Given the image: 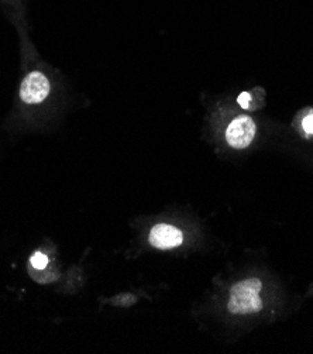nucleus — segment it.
I'll return each instance as SVG.
<instances>
[{
    "label": "nucleus",
    "instance_id": "obj_1",
    "mask_svg": "<svg viewBox=\"0 0 313 354\" xmlns=\"http://www.w3.org/2000/svg\"><path fill=\"white\" fill-rule=\"evenodd\" d=\"M263 282L258 278H249L237 282L230 290L227 309L234 315H252L263 309L260 291Z\"/></svg>",
    "mask_w": 313,
    "mask_h": 354
},
{
    "label": "nucleus",
    "instance_id": "obj_2",
    "mask_svg": "<svg viewBox=\"0 0 313 354\" xmlns=\"http://www.w3.org/2000/svg\"><path fill=\"white\" fill-rule=\"evenodd\" d=\"M256 123L250 116H238L226 129L227 145L236 150L247 149L256 137Z\"/></svg>",
    "mask_w": 313,
    "mask_h": 354
},
{
    "label": "nucleus",
    "instance_id": "obj_3",
    "mask_svg": "<svg viewBox=\"0 0 313 354\" xmlns=\"http://www.w3.org/2000/svg\"><path fill=\"white\" fill-rule=\"evenodd\" d=\"M50 93V82L47 77L39 71H34L30 73L21 86H20V97L24 103L28 104H36L41 103Z\"/></svg>",
    "mask_w": 313,
    "mask_h": 354
},
{
    "label": "nucleus",
    "instance_id": "obj_4",
    "mask_svg": "<svg viewBox=\"0 0 313 354\" xmlns=\"http://www.w3.org/2000/svg\"><path fill=\"white\" fill-rule=\"evenodd\" d=\"M149 241L153 247L160 250H168L178 247L184 241V234L180 229L173 227L171 225H155L149 236Z\"/></svg>",
    "mask_w": 313,
    "mask_h": 354
},
{
    "label": "nucleus",
    "instance_id": "obj_5",
    "mask_svg": "<svg viewBox=\"0 0 313 354\" xmlns=\"http://www.w3.org/2000/svg\"><path fill=\"white\" fill-rule=\"evenodd\" d=\"M30 263H31V266H32L34 268H36V270H44V268L48 266V257H47L44 253L37 252L36 254H34V256L31 257Z\"/></svg>",
    "mask_w": 313,
    "mask_h": 354
},
{
    "label": "nucleus",
    "instance_id": "obj_6",
    "mask_svg": "<svg viewBox=\"0 0 313 354\" xmlns=\"http://www.w3.org/2000/svg\"><path fill=\"white\" fill-rule=\"evenodd\" d=\"M302 129L307 136H313V113H309L303 118Z\"/></svg>",
    "mask_w": 313,
    "mask_h": 354
},
{
    "label": "nucleus",
    "instance_id": "obj_7",
    "mask_svg": "<svg viewBox=\"0 0 313 354\" xmlns=\"http://www.w3.org/2000/svg\"><path fill=\"white\" fill-rule=\"evenodd\" d=\"M250 100H252V96H250L249 92H243V93H240V96L237 97V102H238V104L241 106L243 109H247V108H249V106H250Z\"/></svg>",
    "mask_w": 313,
    "mask_h": 354
}]
</instances>
